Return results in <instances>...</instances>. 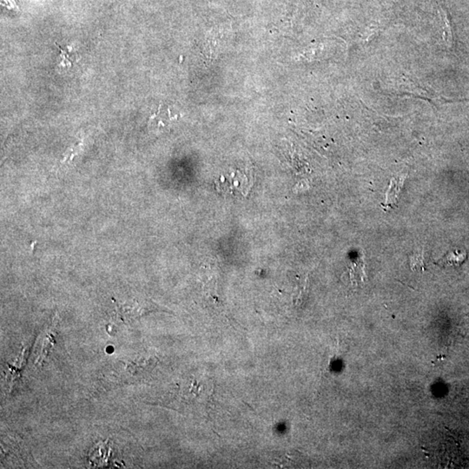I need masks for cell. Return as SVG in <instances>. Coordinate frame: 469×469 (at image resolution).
<instances>
[{"label": "cell", "instance_id": "cell-1", "mask_svg": "<svg viewBox=\"0 0 469 469\" xmlns=\"http://www.w3.org/2000/svg\"><path fill=\"white\" fill-rule=\"evenodd\" d=\"M466 259V254L465 252L453 251L450 252L442 259L441 263L444 265L458 266L463 263Z\"/></svg>", "mask_w": 469, "mask_h": 469}, {"label": "cell", "instance_id": "cell-2", "mask_svg": "<svg viewBox=\"0 0 469 469\" xmlns=\"http://www.w3.org/2000/svg\"><path fill=\"white\" fill-rule=\"evenodd\" d=\"M441 20H442V28L444 31V40L446 44L448 46H452L453 45V32L451 25H450L449 19L447 17V13L444 10H441Z\"/></svg>", "mask_w": 469, "mask_h": 469}, {"label": "cell", "instance_id": "cell-3", "mask_svg": "<svg viewBox=\"0 0 469 469\" xmlns=\"http://www.w3.org/2000/svg\"><path fill=\"white\" fill-rule=\"evenodd\" d=\"M410 266L413 270H424V248L416 250L411 256Z\"/></svg>", "mask_w": 469, "mask_h": 469}]
</instances>
